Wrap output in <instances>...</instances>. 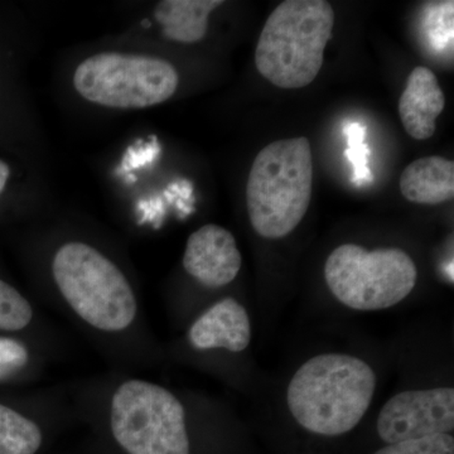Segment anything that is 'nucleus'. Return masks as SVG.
<instances>
[{"instance_id":"obj_3","label":"nucleus","mask_w":454,"mask_h":454,"mask_svg":"<svg viewBox=\"0 0 454 454\" xmlns=\"http://www.w3.org/2000/svg\"><path fill=\"white\" fill-rule=\"evenodd\" d=\"M334 26L333 5L325 0H286L269 16L255 51L262 76L280 89L315 82Z\"/></svg>"},{"instance_id":"obj_9","label":"nucleus","mask_w":454,"mask_h":454,"mask_svg":"<svg viewBox=\"0 0 454 454\" xmlns=\"http://www.w3.org/2000/svg\"><path fill=\"white\" fill-rule=\"evenodd\" d=\"M184 268L208 288L231 283L241 268V254L234 235L219 225L202 226L188 238Z\"/></svg>"},{"instance_id":"obj_17","label":"nucleus","mask_w":454,"mask_h":454,"mask_svg":"<svg viewBox=\"0 0 454 454\" xmlns=\"http://www.w3.org/2000/svg\"><path fill=\"white\" fill-rule=\"evenodd\" d=\"M424 26L430 46L437 51L453 49V2L429 4Z\"/></svg>"},{"instance_id":"obj_8","label":"nucleus","mask_w":454,"mask_h":454,"mask_svg":"<svg viewBox=\"0 0 454 454\" xmlns=\"http://www.w3.org/2000/svg\"><path fill=\"white\" fill-rule=\"evenodd\" d=\"M454 428V390L437 387L396 394L381 409L378 433L387 444L450 434Z\"/></svg>"},{"instance_id":"obj_20","label":"nucleus","mask_w":454,"mask_h":454,"mask_svg":"<svg viewBox=\"0 0 454 454\" xmlns=\"http://www.w3.org/2000/svg\"><path fill=\"white\" fill-rule=\"evenodd\" d=\"M28 358V351L23 343L0 337V381L22 370Z\"/></svg>"},{"instance_id":"obj_4","label":"nucleus","mask_w":454,"mask_h":454,"mask_svg":"<svg viewBox=\"0 0 454 454\" xmlns=\"http://www.w3.org/2000/svg\"><path fill=\"white\" fill-rule=\"evenodd\" d=\"M52 273L66 301L86 324L106 333H119L133 324V289L121 269L95 247L65 244L53 258Z\"/></svg>"},{"instance_id":"obj_12","label":"nucleus","mask_w":454,"mask_h":454,"mask_svg":"<svg viewBox=\"0 0 454 454\" xmlns=\"http://www.w3.org/2000/svg\"><path fill=\"white\" fill-rule=\"evenodd\" d=\"M402 195L420 205H439L454 196L453 160L432 155L419 158L403 170L399 182Z\"/></svg>"},{"instance_id":"obj_1","label":"nucleus","mask_w":454,"mask_h":454,"mask_svg":"<svg viewBox=\"0 0 454 454\" xmlns=\"http://www.w3.org/2000/svg\"><path fill=\"white\" fill-rule=\"evenodd\" d=\"M376 375L360 358L325 354L298 369L288 387L289 411L304 429L319 435L345 434L372 404Z\"/></svg>"},{"instance_id":"obj_14","label":"nucleus","mask_w":454,"mask_h":454,"mask_svg":"<svg viewBox=\"0 0 454 454\" xmlns=\"http://www.w3.org/2000/svg\"><path fill=\"white\" fill-rule=\"evenodd\" d=\"M42 441L37 424L0 404V454H35Z\"/></svg>"},{"instance_id":"obj_23","label":"nucleus","mask_w":454,"mask_h":454,"mask_svg":"<svg viewBox=\"0 0 454 454\" xmlns=\"http://www.w3.org/2000/svg\"><path fill=\"white\" fill-rule=\"evenodd\" d=\"M122 178H124L125 184H133L134 182H137L136 176L131 175V173H129V175H125Z\"/></svg>"},{"instance_id":"obj_2","label":"nucleus","mask_w":454,"mask_h":454,"mask_svg":"<svg viewBox=\"0 0 454 454\" xmlns=\"http://www.w3.org/2000/svg\"><path fill=\"white\" fill-rule=\"evenodd\" d=\"M313 160L306 137L277 140L254 160L247 184L250 223L262 238L291 234L309 211Z\"/></svg>"},{"instance_id":"obj_19","label":"nucleus","mask_w":454,"mask_h":454,"mask_svg":"<svg viewBox=\"0 0 454 454\" xmlns=\"http://www.w3.org/2000/svg\"><path fill=\"white\" fill-rule=\"evenodd\" d=\"M160 152H162V148L155 136H152L149 140H137L122 155L121 166L116 168L115 175L118 177H124L133 170L153 166L160 158Z\"/></svg>"},{"instance_id":"obj_7","label":"nucleus","mask_w":454,"mask_h":454,"mask_svg":"<svg viewBox=\"0 0 454 454\" xmlns=\"http://www.w3.org/2000/svg\"><path fill=\"white\" fill-rule=\"evenodd\" d=\"M175 66L158 57L104 52L76 68L74 86L85 100L113 109H145L177 91Z\"/></svg>"},{"instance_id":"obj_15","label":"nucleus","mask_w":454,"mask_h":454,"mask_svg":"<svg viewBox=\"0 0 454 454\" xmlns=\"http://www.w3.org/2000/svg\"><path fill=\"white\" fill-rule=\"evenodd\" d=\"M32 317L28 301L16 288L0 279V330H23L31 324Z\"/></svg>"},{"instance_id":"obj_10","label":"nucleus","mask_w":454,"mask_h":454,"mask_svg":"<svg viewBox=\"0 0 454 454\" xmlns=\"http://www.w3.org/2000/svg\"><path fill=\"white\" fill-rule=\"evenodd\" d=\"M446 106L437 76L429 68L418 66L408 77L399 100L400 121L411 138L429 139L437 129V119Z\"/></svg>"},{"instance_id":"obj_21","label":"nucleus","mask_w":454,"mask_h":454,"mask_svg":"<svg viewBox=\"0 0 454 454\" xmlns=\"http://www.w3.org/2000/svg\"><path fill=\"white\" fill-rule=\"evenodd\" d=\"M164 207H166V200L163 199L162 195L152 196L151 199L140 200L138 202V211L140 217H142V223L145 221H152L154 223L155 220L160 219L164 215Z\"/></svg>"},{"instance_id":"obj_13","label":"nucleus","mask_w":454,"mask_h":454,"mask_svg":"<svg viewBox=\"0 0 454 454\" xmlns=\"http://www.w3.org/2000/svg\"><path fill=\"white\" fill-rule=\"evenodd\" d=\"M221 0H163L154 9V18L167 40L195 43L205 38L208 18L221 7Z\"/></svg>"},{"instance_id":"obj_6","label":"nucleus","mask_w":454,"mask_h":454,"mask_svg":"<svg viewBox=\"0 0 454 454\" xmlns=\"http://www.w3.org/2000/svg\"><path fill=\"white\" fill-rule=\"evenodd\" d=\"M110 424L128 454H190L184 405L160 385L121 384L113 396Z\"/></svg>"},{"instance_id":"obj_16","label":"nucleus","mask_w":454,"mask_h":454,"mask_svg":"<svg viewBox=\"0 0 454 454\" xmlns=\"http://www.w3.org/2000/svg\"><path fill=\"white\" fill-rule=\"evenodd\" d=\"M366 131V127L358 122H352L343 128L348 145L345 155L354 168L352 182L356 186H364L372 181V170L369 168L370 148L365 143Z\"/></svg>"},{"instance_id":"obj_18","label":"nucleus","mask_w":454,"mask_h":454,"mask_svg":"<svg viewBox=\"0 0 454 454\" xmlns=\"http://www.w3.org/2000/svg\"><path fill=\"white\" fill-rule=\"evenodd\" d=\"M375 454H454V438L450 434L411 439L387 444Z\"/></svg>"},{"instance_id":"obj_5","label":"nucleus","mask_w":454,"mask_h":454,"mask_svg":"<svg viewBox=\"0 0 454 454\" xmlns=\"http://www.w3.org/2000/svg\"><path fill=\"white\" fill-rule=\"evenodd\" d=\"M325 278L334 297L357 310L387 309L413 291L418 270L400 249L367 252L355 244L336 247L325 265Z\"/></svg>"},{"instance_id":"obj_11","label":"nucleus","mask_w":454,"mask_h":454,"mask_svg":"<svg viewBox=\"0 0 454 454\" xmlns=\"http://www.w3.org/2000/svg\"><path fill=\"white\" fill-rule=\"evenodd\" d=\"M252 327L247 310L232 298L219 301L192 325L190 340L197 349L241 352L249 346Z\"/></svg>"},{"instance_id":"obj_22","label":"nucleus","mask_w":454,"mask_h":454,"mask_svg":"<svg viewBox=\"0 0 454 454\" xmlns=\"http://www.w3.org/2000/svg\"><path fill=\"white\" fill-rule=\"evenodd\" d=\"M9 175H11V168L7 163L0 160V193L4 191L5 184H7Z\"/></svg>"}]
</instances>
